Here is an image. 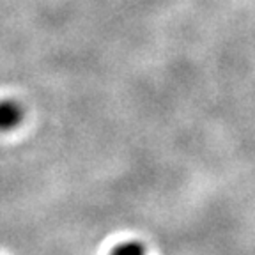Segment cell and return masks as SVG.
Instances as JSON below:
<instances>
[{
	"label": "cell",
	"instance_id": "1",
	"mask_svg": "<svg viewBox=\"0 0 255 255\" xmlns=\"http://www.w3.org/2000/svg\"><path fill=\"white\" fill-rule=\"evenodd\" d=\"M16 114L18 112L14 108H7L5 105H0V126H7L12 121H16Z\"/></svg>",
	"mask_w": 255,
	"mask_h": 255
},
{
	"label": "cell",
	"instance_id": "2",
	"mask_svg": "<svg viewBox=\"0 0 255 255\" xmlns=\"http://www.w3.org/2000/svg\"><path fill=\"white\" fill-rule=\"evenodd\" d=\"M112 255H143V250H142V247H138V245L129 243V245H124V247L117 248Z\"/></svg>",
	"mask_w": 255,
	"mask_h": 255
}]
</instances>
